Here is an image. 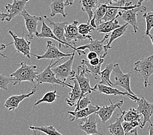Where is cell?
I'll list each match as a JSON object with an SVG mask.
<instances>
[{"instance_id":"6da1fadb","label":"cell","mask_w":153,"mask_h":135,"mask_svg":"<svg viewBox=\"0 0 153 135\" xmlns=\"http://www.w3.org/2000/svg\"><path fill=\"white\" fill-rule=\"evenodd\" d=\"M19 68L10 74V77L14 79L13 83L14 86L20 84L23 81H29L33 84H35V80L39 73L36 71L37 66L28 65L26 61L22 62L20 64H16Z\"/></svg>"},{"instance_id":"7a4b0ae2","label":"cell","mask_w":153,"mask_h":135,"mask_svg":"<svg viewBox=\"0 0 153 135\" xmlns=\"http://www.w3.org/2000/svg\"><path fill=\"white\" fill-rule=\"evenodd\" d=\"M63 59H61L56 60V62H53V60H51L50 64H48L45 70H44L41 73L38 74L37 79L35 80V86L34 89H37V87L39 86L40 85L44 83H48V84H55V85H59L63 86V87H67V88H73L72 86L70 83H63L59 81L57 78L55 73L52 70V68L54 65H56L57 63H59V62Z\"/></svg>"},{"instance_id":"3957f363","label":"cell","mask_w":153,"mask_h":135,"mask_svg":"<svg viewBox=\"0 0 153 135\" xmlns=\"http://www.w3.org/2000/svg\"><path fill=\"white\" fill-rule=\"evenodd\" d=\"M134 70L136 74H140L143 78L145 88L151 86L149 79L153 74V54L151 56L137 60L134 63Z\"/></svg>"},{"instance_id":"277c9868","label":"cell","mask_w":153,"mask_h":135,"mask_svg":"<svg viewBox=\"0 0 153 135\" xmlns=\"http://www.w3.org/2000/svg\"><path fill=\"white\" fill-rule=\"evenodd\" d=\"M109 38H110V35L106 34L101 41L93 39L90 41L89 44L76 47L77 52L79 55H82L83 54H85L84 50L88 49L90 52H95L100 59H105V57L108 55V49L106 47V46L104 45V43Z\"/></svg>"},{"instance_id":"5b68a950","label":"cell","mask_w":153,"mask_h":135,"mask_svg":"<svg viewBox=\"0 0 153 135\" xmlns=\"http://www.w3.org/2000/svg\"><path fill=\"white\" fill-rule=\"evenodd\" d=\"M74 56L75 51H73V54L71 57H70V59L52 68L53 72L56 74V78L59 81L63 83H66L68 78L70 77L71 79L75 77L76 72L72 70V65H73L74 63Z\"/></svg>"},{"instance_id":"8992f818","label":"cell","mask_w":153,"mask_h":135,"mask_svg":"<svg viewBox=\"0 0 153 135\" xmlns=\"http://www.w3.org/2000/svg\"><path fill=\"white\" fill-rule=\"evenodd\" d=\"M113 74H114V86L121 87L130 94L137 96L136 94L132 92L130 88V79L132 77V74L130 72L124 74L119 66V64L118 63H115L114 64V70H113Z\"/></svg>"},{"instance_id":"52a82bcc","label":"cell","mask_w":153,"mask_h":135,"mask_svg":"<svg viewBox=\"0 0 153 135\" xmlns=\"http://www.w3.org/2000/svg\"><path fill=\"white\" fill-rule=\"evenodd\" d=\"M78 23V20H72L71 24H68L65 26V37L67 42L74 47L76 46V43L78 41H82L85 39L91 41L93 39L91 35L83 36L79 33Z\"/></svg>"},{"instance_id":"ba28073f","label":"cell","mask_w":153,"mask_h":135,"mask_svg":"<svg viewBox=\"0 0 153 135\" xmlns=\"http://www.w3.org/2000/svg\"><path fill=\"white\" fill-rule=\"evenodd\" d=\"M72 54H73V52L71 53H65L61 52L59 49L55 45V44L50 41H47L46 51L42 55H37L31 53V55L35 57L37 60L50 59L53 60L64 59L67 57H71Z\"/></svg>"},{"instance_id":"9c48e42d","label":"cell","mask_w":153,"mask_h":135,"mask_svg":"<svg viewBox=\"0 0 153 135\" xmlns=\"http://www.w3.org/2000/svg\"><path fill=\"white\" fill-rule=\"evenodd\" d=\"M146 10V7L143 5L139 7L137 5L134 8L121 10V12L119 13V16L120 18H122V20L126 21V23L130 25L133 28L134 33H136L139 31L137 22V14L139 12L143 13Z\"/></svg>"},{"instance_id":"30bf717a","label":"cell","mask_w":153,"mask_h":135,"mask_svg":"<svg viewBox=\"0 0 153 135\" xmlns=\"http://www.w3.org/2000/svg\"><path fill=\"white\" fill-rule=\"evenodd\" d=\"M87 74L84 70L82 68V66L79 65L77 67V72H76L75 75V79L77 80V81L79 84V88L81 89V97L86 96L87 94H91L93 92H97L96 87L91 86L90 85V79L89 78H87L85 76ZM79 99V100H80Z\"/></svg>"},{"instance_id":"8fae6325","label":"cell","mask_w":153,"mask_h":135,"mask_svg":"<svg viewBox=\"0 0 153 135\" xmlns=\"http://www.w3.org/2000/svg\"><path fill=\"white\" fill-rule=\"evenodd\" d=\"M99 116L96 113H94L83 120V122L80 123L79 128L84 131L87 134H98L106 135L99 131L97 123L99 122Z\"/></svg>"},{"instance_id":"7c38bea8","label":"cell","mask_w":153,"mask_h":135,"mask_svg":"<svg viewBox=\"0 0 153 135\" xmlns=\"http://www.w3.org/2000/svg\"><path fill=\"white\" fill-rule=\"evenodd\" d=\"M25 21V27L28 32L27 36L30 39L33 38V36H37L39 32L37 31V25L39 21H41L42 16H37L35 15H31L26 10H24L21 14Z\"/></svg>"},{"instance_id":"4fadbf2b","label":"cell","mask_w":153,"mask_h":135,"mask_svg":"<svg viewBox=\"0 0 153 135\" xmlns=\"http://www.w3.org/2000/svg\"><path fill=\"white\" fill-rule=\"evenodd\" d=\"M9 33L14 40L13 44L16 52L19 53H22L24 57H27L28 59H30L31 42L24 37H19L17 35L14 34L11 30L9 31Z\"/></svg>"},{"instance_id":"5bb4252c","label":"cell","mask_w":153,"mask_h":135,"mask_svg":"<svg viewBox=\"0 0 153 135\" xmlns=\"http://www.w3.org/2000/svg\"><path fill=\"white\" fill-rule=\"evenodd\" d=\"M109 101L110 102V105L102 106V107H100L99 106V107H98V111L95 112L96 114L99 116V118L101 120V122L102 123H105L108 121H109L111 118L113 114H114V112H115L116 109L118 108L120 110L124 103V101L123 100H120L117 103L115 104L113 103L111 99H109Z\"/></svg>"},{"instance_id":"9a60e30c","label":"cell","mask_w":153,"mask_h":135,"mask_svg":"<svg viewBox=\"0 0 153 135\" xmlns=\"http://www.w3.org/2000/svg\"><path fill=\"white\" fill-rule=\"evenodd\" d=\"M136 103H137V111L140 113L141 116H143V127L145 125L146 123L149 122L151 125L152 122L151 120V116L153 114V103H151L146 100L145 97H142L139 99Z\"/></svg>"},{"instance_id":"2e32d148","label":"cell","mask_w":153,"mask_h":135,"mask_svg":"<svg viewBox=\"0 0 153 135\" xmlns=\"http://www.w3.org/2000/svg\"><path fill=\"white\" fill-rule=\"evenodd\" d=\"M30 0H13L12 4L7 3L5 5V8L8 14V19L7 21H10L14 17L21 14L25 10V7L27 2Z\"/></svg>"},{"instance_id":"e0dca14e","label":"cell","mask_w":153,"mask_h":135,"mask_svg":"<svg viewBox=\"0 0 153 135\" xmlns=\"http://www.w3.org/2000/svg\"><path fill=\"white\" fill-rule=\"evenodd\" d=\"M96 87L97 92L106 94V95H113V96H126L129 97L130 100H133L135 102H137L139 100V98L137 96H134L130 94L127 92H121L119 90L114 88L113 86H109L106 85H103V84L98 83L94 86Z\"/></svg>"},{"instance_id":"ac0fdd59","label":"cell","mask_w":153,"mask_h":135,"mask_svg":"<svg viewBox=\"0 0 153 135\" xmlns=\"http://www.w3.org/2000/svg\"><path fill=\"white\" fill-rule=\"evenodd\" d=\"M41 21H42L41 32H39V34L36 36L37 38H45L53 39L59 42V48H61L62 46H64L65 47H71V48H72L74 51H75V52H77V49H76V47L70 45L68 43H65V42H62L60 41V40L58 39L56 36V35L53 34L52 30H51L48 25L46 24V23L45 22V21L43 20V19H42Z\"/></svg>"},{"instance_id":"d6986e66","label":"cell","mask_w":153,"mask_h":135,"mask_svg":"<svg viewBox=\"0 0 153 135\" xmlns=\"http://www.w3.org/2000/svg\"><path fill=\"white\" fill-rule=\"evenodd\" d=\"M36 91H37V89H33L31 92L28 94H22L20 95H13V96H11L5 101L4 104L5 107L7 108H8L9 111H14L19 107L22 101L34 95Z\"/></svg>"},{"instance_id":"ffe728a7","label":"cell","mask_w":153,"mask_h":135,"mask_svg":"<svg viewBox=\"0 0 153 135\" xmlns=\"http://www.w3.org/2000/svg\"><path fill=\"white\" fill-rule=\"evenodd\" d=\"M98 105H93L90 104L88 107L82 109L78 111H68L67 113L70 116V121L74 122L79 119H84L89 116L94 114L98 111Z\"/></svg>"},{"instance_id":"44dd1931","label":"cell","mask_w":153,"mask_h":135,"mask_svg":"<svg viewBox=\"0 0 153 135\" xmlns=\"http://www.w3.org/2000/svg\"><path fill=\"white\" fill-rule=\"evenodd\" d=\"M42 17L45 18L46 21H48L50 25L52 27V31L53 32V34L56 35V37L59 40H60L61 41L67 43L65 37V26L68 24V21H65V22H55V21L51 20L50 18L46 15H43Z\"/></svg>"},{"instance_id":"7402d4cb","label":"cell","mask_w":153,"mask_h":135,"mask_svg":"<svg viewBox=\"0 0 153 135\" xmlns=\"http://www.w3.org/2000/svg\"><path fill=\"white\" fill-rule=\"evenodd\" d=\"M70 81H73L74 86L73 88L72 89V91L69 93V97L65 98V101L70 107H73V106L76 105L79 100L80 97H81L82 92L77 80L73 77L70 79Z\"/></svg>"},{"instance_id":"603a6c76","label":"cell","mask_w":153,"mask_h":135,"mask_svg":"<svg viewBox=\"0 0 153 135\" xmlns=\"http://www.w3.org/2000/svg\"><path fill=\"white\" fill-rule=\"evenodd\" d=\"M66 0H53L50 5V16L54 17L57 14H61L63 18H66L67 14L65 13Z\"/></svg>"},{"instance_id":"cb8c5ba5","label":"cell","mask_w":153,"mask_h":135,"mask_svg":"<svg viewBox=\"0 0 153 135\" xmlns=\"http://www.w3.org/2000/svg\"><path fill=\"white\" fill-rule=\"evenodd\" d=\"M120 111L121 112V114L117 118L116 122L115 123L111 122L110 125L107 127L111 135H125L122 126L123 117L125 111H123L121 109H120Z\"/></svg>"},{"instance_id":"d4e9b609","label":"cell","mask_w":153,"mask_h":135,"mask_svg":"<svg viewBox=\"0 0 153 135\" xmlns=\"http://www.w3.org/2000/svg\"><path fill=\"white\" fill-rule=\"evenodd\" d=\"M121 25L119 24L118 17L111 21H106V22L101 23L97 26L96 30L99 33L108 34L109 32L114 31L116 29L121 27Z\"/></svg>"},{"instance_id":"484cf974","label":"cell","mask_w":153,"mask_h":135,"mask_svg":"<svg viewBox=\"0 0 153 135\" xmlns=\"http://www.w3.org/2000/svg\"><path fill=\"white\" fill-rule=\"evenodd\" d=\"M98 0H80L81 9L83 12L87 13L89 17L87 23L90 24L94 16V9L96 8Z\"/></svg>"},{"instance_id":"4316f807","label":"cell","mask_w":153,"mask_h":135,"mask_svg":"<svg viewBox=\"0 0 153 135\" xmlns=\"http://www.w3.org/2000/svg\"><path fill=\"white\" fill-rule=\"evenodd\" d=\"M104 59L101 61V63L96 66H93L89 64V62L88 60H85V59H82L81 61V66L82 68L84 70L86 74H91L93 76H94V79H98V77H99V75L100 74V68L102 65L104 63Z\"/></svg>"},{"instance_id":"83f0119b","label":"cell","mask_w":153,"mask_h":135,"mask_svg":"<svg viewBox=\"0 0 153 135\" xmlns=\"http://www.w3.org/2000/svg\"><path fill=\"white\" fill-rule=\"evenodd\" d=\"M114 63H110L106 65L105 69L100 72V74L99 75V77L98 79H100V81L98 83L100 84H103L104 85V83L106 84V85L109 86H114V83H113L111 81V72H113V70H114Z\"/></svg>"},{"instance_id":"f1b7e54d","label":"cell","mask_w":153,"mask_h":135,"mask_svg":"<svg viewBox=\"0 0 153 135\" xmlns=\"http://www.w3.org/2000/svg\"><path fill=\"white\" fill-rule=\"evenodd\" d=\"M141 115L137 111L136 108H130L128 111H125V115L123 117V121L130 122H138L141 124V129H143V122L141 119Z\"/></svg>"},{"instance_id":"f546056e","label":"cell","mask_w":153,"mask_h":135,"mask_svg":"<svg viewBox=\"0 0 153 135\" xmlns=\"http://www.w3.org/2000/svg\"><path fill=\"white\" fill-rule=\"evenodd\" d=\"M128 25H129L128 24L126 23L125 24L121 25V27L117 28V29H116L115 30L111 32V35H110V38H109L107 44L105 45L108 49L111 48V44L113 43V42L115 41L116 39L121 37L122 36L124 35V34L125 33L126 31L127 30V29H128Z\"/></svg>"},{"instance_id":"4dcf8cb0","label":"cell","mask_w":153,"mask_h":135,"mask_svg":"<svg viewBox=\"0 0 153 135\" xmlns=\"http://www.w3.org/2000/svg\"><path fill=\"white\" fill-rule=\"evenodd\" d=\"M59 97L60 96L58 95L57 91L56 89L52 91H50V92H46L41 99H39L38 101H36L35 103V106L39 105L42 103H46L50 104L52 103L57 99V98Z\"/></svg>"},{"instance_id":"1f68e13d","label":"cell","mask_w":153,"mask_h":135,"mask_svg":"<svg viewBox=\"0 0 153 135\" xmlns=\"http://www.w3.org/2000/svg\"><path fill=\"white\" fill-rule=\"evenodd\" d=\"M30 129L33 131H39L41 132L46 134V135H63L59 133L53 125H50L48 126H30Z\"/></svg>"},{"instance_id":"d6a6232c","label":"cell","mask_w":153,"mask_h":135,"mask_svg":"<svg viewBox=\"0 0 153 135\" xmlns=\"http://www.w3.org/2000/svg\"><path fill=\"white\" fill-rule=\"evenodd\" d=\"M143 18L146 22V31L145 36H148L150 34V31L153 28V10L146 13H143Z\"/></svg>"},{"instance_id":"836d02e7","label":"cell","mask_w":153,"mask_h":135,"mask_svg":"<svg viewBox=\"0 0 153 135\" xmlns=\"http://www.w3.org/2000/svg\"><path fill=\"white\" fill-rule=\"evenodd\" d=\"M122 126L125 135L130 134L131 131L136 129L137 126H139L141 128V124L138 122H124L122 123Z\"/></svg>"},{"instance_id":"e575fe53","label":"cell","mask_w":153,"mask_h":135,"mask_svg":"<svg viewBox=\"0 0 153 135\" xmlns=\"http://www.w3.org/2000/svg\"><path fill=\"white\" fill-rule=\"evenodd\" d=\"M94 30H96L94 27H93L89 23L81 24L78 25L79 33L83 36H87L89 35V32H93Z\"/></svg>"},{"instance_id":"d590c367","label":"cell","mask_w":153,"mask_h":135,"mask_svg":"<svg viewBox=\"0 0 153 135\" xmlns=\"http://www.w3.org/2000/svg\"><path fill=\"white\" fill-rule=\"evenodd\" d=\"M90 104H91V101L90 98L87 96L83 97L76 104L74 111H78L79 110H82V109H84L88 107Z\"/></svg>"},{"instance_id":"8d00e7d4","label":"cell","mask_w":153,"mask_h":135,"mask_svg":"<svg viewBox=\"0 0 153 135\" xmlns=\"http://www.w3.org/2000/svg\"><path fill=\"white\" fill-rule=\"evenodd\" d=\"M14 83V79L11 77H8L5 75L0 74V89L7 91L9 84Z\"/></svg>"},{"instance_id":"74e56055","label":"cell","mask_w":153,"mask_h":135,"mask_svg":"<svg viewBox=\"0 0 153 135\" xmlns=\"http://www.w3.org/2000/svg\"><path fill=\"white\" fill-rule=\"evenodd\" d=\"M13 44V42H10V44H1V43H0V56H1L3 58H4V59H9V58L8 57L6 56L5 55H4L3 53H2L1 52H2V51L5 49L6 47H7V46L10 45V44Z\"/></svg>"},{"instance_id":"f35d334b","label":"cell","mask_w":153,"mask_h":135,"mask_svg":"<svg viewBox=\"0 0 153 135\" xmlns=\"http://www.w3.org/2000/svg\"><path fill=\"white\" fill-rule=\"evenodd\" d=\"M103 59H100L99 57H97V58H95V59H94L93 60H89V64L93 66H96L99 64L101 63V61Z\"/></svg>"},{"instance_id":"ab89813d","label":"cell","mask_w":153,"mask_h":135,"mask_svg":"<svg viewBox=\"0 0 153 135\" xmlns=\"http://www.w3.org/2000/svg\"><path fill=\"white\" fill-rule=\"evenodd\" d=\"M97 57H98V55L95 52H89V53L87 55V58L88 60H93Z\"/></svg>"},{"instance_id":"60d3db41","label":"cell","mask_w":153,"mask_h":135,"mask_svg":"<svg viewBox=\"0 0 153 135\" xmlns=\"http://www.w3.org/2000/svg\"><path fill=\"white\" fill-rule=\"evenodd\" d=\"M8 14L4 13L1 11H0V21H7L8 19Z\"/></svg>"},{"instance_id":"b9f144b4","label":"cell","mask_w":153,"mask_h":135,"mask_svg":"<svg viewBox=\"0 0 153 135\" xmlns=\"http://www.w3.org/2000/svg\"><path fill=\"white\" fill-rule=\"evenodd\" d=\"M75 0H66V7H71L74 5Z\"/></svg>"},{"instance_id":"7bdbcfd3","label":"cell","mask_w":153,"mask_h":135,"mask_svg":"<svg viewBox=\"0 0 153 135\" xmlns=\"http://www.w3.org/2000/svg\"><path fill=\"white\" fill-rule=\"evenodd\" d=\"M148 131L149 135H153V124H151V125H149L148 128Z\"/></svg>"},{"instance_id":"ee69618b","label":"cell","mask_w":153,"mask_h":135,"mask_svg":"<svg viewBox=\"0 0 153 135\" xmlns=\"http://www.w3.org/2000/svg\"><path fill=\"white\" fill-rule=\"evenodd\" d=\"M147 1H150V0H138V2L137 3V5L139 7H140V6H141L142 3H143V2Z\"/></svg>"},{"instance_id":"f6af8a7d","label":"cell","mask_w":153,"mask_h":135,"mask_svg":"<svg viewBox=\"0 0 153 135\" xmlns=\"http://www.w3.org/2000/svg\"><path fill=\"white\" fill-rule=\"evenodd\" d=\"M134 134V135H139L138 134V131H137V129H135L134 130H132V131L130 132V134Z\"/></svg>"},{"instance_id":"bcb514c9","label":"cell","mask_w":153,"mask_h":135,"mask_svg":"<svg viewBox=\"0 0 153 135\" xmlns=\"http://www.w3.org/2000/svg\"><path fill=\"white\" fill-rule=\"evenodd\" d=\"M120 1V0H108V1L112 3H116Z\"/></svg>"},{"instance_id":"7dc6e473","label":"cell","mask_w":153,"mask_h":135,"mask_svg":"<svg viewBox=\"0 0 153 135\" xmlns=\"http://www.w3.org/2000/svg\"><path fill=\"white\" fill-rule=\"evenodd\" d=\"M148 36H149V38H150L151 41V42H152V46H153V35L149 34V35H148Z\"/></svg>"},{"instance_id":"c3c4849f","label":"cell","mask_w":153,"mask_h":135,"mask_svg":"<svg viewBox=\"0 0 153 135\" xmlns=\"http://www.w3.org/2000/svg\"><path fill=\"white\" fill-rule=\"evenodd\" d=\"M33 131V133H34V135H39V134H37V133H36V131Z\"/></svg>"},{"instance_id":"681fc988","label":"cell","mask_w":153,"mask_h":135,"mask_svg":"<svg viewBox=\"0 0 153 135\" xmlns=\"http://www.w3.org/2000/svg\"><path fill=\"white\" fill-rule=\"evenodd\" d=\"M87 135H93V134H87Z\"/></svg>"}]
</instances>
